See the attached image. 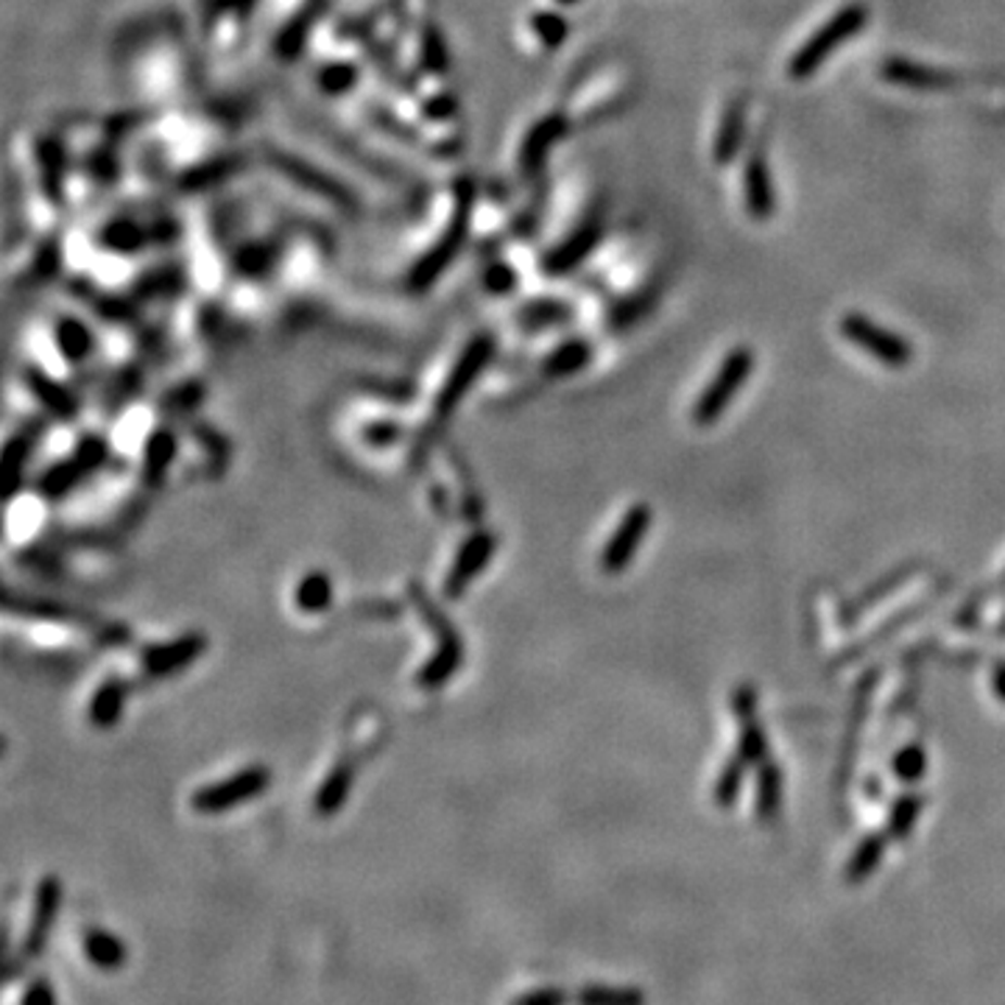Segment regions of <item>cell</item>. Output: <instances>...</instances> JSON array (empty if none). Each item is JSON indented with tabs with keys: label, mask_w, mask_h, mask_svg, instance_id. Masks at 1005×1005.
<instances>
[{
	"label": "cell",
	"mask_w": 1005,
	"mask_h": 1005,
	"mask_svg": "<svg viewBox=\"0 0 1005 1005\" xmlns=\"http://www.w3.org/2000/svg\"><path fill=\"white\" fill-rule=\"evenodd\" d=\"M866 21L868 12L863 3H849L841 12L832 14V17L793 53V60H790V76H793V79H810V76L838 51V46L852 40V37L866 26Z\"/></svg>",
	"instance_id": "obj_1"
},
{
	"label": "cell",
	"mask_w": 1005,
	"mask_h": 1005,
	"mask_svg": "<svg viewBox=\"0 0 1005 1005\" xmlns=\"http://www.w3.org/2000/svg\"><path fill=\"white\" fill-rule=\"evenodd\" d=\"M268 788H271V771L266 765H249V768L229 774L227 779H216V783L199 788L190 797V804L202 816H221V813H229V810L263 797Z\"/></svg>",
	"instance_id": "obj_2"
},
{
	"label": "cell",
	"mask_w": 1005,
	"mask_h": 1005,
	"mask_svg": "<svg viewBox=\"0 0 1005 1005\" xmlns=\"http://www.w3.org/2000/svg\"><path fill=\"white\" fill-rule=\"evenodd\" d=\"M414 598H417V607H419V612H422L424 621L431 623L433 632H436V653H433L431 660L424 662L422 671H419V676H417V682L422 687H428V690H436V687L447 685V682L456 676L458 667H461V660H463L461 637H458L453 623L444 618L442 609H438L436 603L428 598V595H422L417 587H414Z\"/></svg>",
	"instance_id": "obj_3"
},
{
	"label": "cell",
	"mask_w": 1005,
	"mask_h": 1005,
	"mask_svg": "<svg viewBox=\"0 0 1005 1005\" xmlns=\"http://www.w3.org/2000/svg\"><path fill=\"white\" fill-rule=\"evenodd\" d=\"M751 369H754V353H751L749 346H735L724 358V364H721L718 374L701 392L699 403L692 408V422L699 424V428H710V424L718 422L732 405V399H735V394L746 385Z\"/></svg>",
	"instance_id": "obj_4"
},
{
	"label": "cell",
	"mask_w": 1005,
	"mask_h": 1005,
	"mask_svg": "<svg viewBox=\"0 0 1005 1005\" xmlns=\"http://www.w3.org/2000/svg\"><path fill=\"white\" fill-rule=\"evenodd\" d=\"M492 355H495V341H492L489 335H478V339H472L470 344L463 346L461 355H458L456 364H453L450 374H447V380H444L436 394L438 417H450V414L456 411L458 405H461V399L472 392V385L478 383V378L483 374Z\"/></svg>",
	"instance_id": "obj_5"
},
{
	"label": "cell",
	"mask_w": 1005,
	"mask_h": 1005,
	"mask_svg": "<svg viewBox=\"0 0 1005 1005\" xmlns=\"http://www.w3.org/2000/svg\"><path fill=\"white\" fill-rule=\"evenodd\" d=\"M841 333L843 339L861 346L863 353H868L875 360H880L888 369H905L914 358V349L902 335L891 333L888 327L877 325V321L866 319L863 314H849L841 319Z\"/></svg>",
	"instance_id": "obj_6"
},
{
	"label": "cell",
	"mask_w": 1005,
	"mask_h": 1005,
	"mask_svg": "<svg viewBox=\"0 0 1005 1005\" xmlns=\"http://www.w3.org/2000/svg\"><path fill=\"white\" fill-rule=\"evenodd\" d=\"M653 525V511L651 506L646 502H634L632 509L623 514V520L618 523V529L612 531L609 536L607 548L601 550V570L607 575H618L623 570H628V564L634 562V556L640 550L643 539L648 536Z\"/></svg>",
	"instance_id": "obj_7"
},
{
	"label": "cell",
	"mask_w": 1005,
	"mask_h": 1005,
	"mask_svg": "<svg viewBox=\"0 0 1005 1005\" xmlns=\"http://www.w3.org/2000/svg\"><path fill=\"white\" fill-rule=\"evenodd\" d=\"M495 550H497L495 534H489V531H478V534H472L470 539L458 548L456 559H453L450 573L444 575V595H447L450 601L461 598V595L472 587V582H475L478 575L486 570V564L492 562Z\"/></svg>",
	"instance_id": "obj_8"
},
{
	"label": "cell",
	"mask_w": 1005,
	"mask_h": 1005,
	"mask_svg": "<svg viewBox=\"0 0 1005 1005\" xmlns=\"http://www.w3.org/2000/svg\"><path fill=\"white\" fill-rule=\"evenodd\" d=\"M204 651H207V637L199 632H188L182 637L145 648L143 671L151 679H168V676H177L185 667L193 665Z\"/></svg>",
	"instance_id": "obj_9"
},
{
	"label": "cell",
	"mask_w": 1005,
	"mask_h": 1005,
	"mask_svg": "<svg viewBox=\"0 0 1005 1005\" xmlns=\"http://www.w3.org/2000/svg\"><path fill=\"white\" fill-rule=\"evenodd\" d=\"M732 710H735V721L740 724V740H738V754L749 765H763L768 760V738H765V726L758 718V696L751 685H738L732 690Z\"/></svg>",
	"instance_id": "obj_10"
},
{
	"label": "cell",
	"mask_w": 1005,
	"mask_h": 1005,
	"mask_svg": "<svg viewBox=\"0 0 1005 1005\" xmlns=\"http://www.w3.org/2000/svg\"><path fill=\"white\" fill-rule=\"evenodd\" d=\"M62 905V882L56 877H42L34 894L31 907V921H28L26 939H23V955L26 958H37L46 953L48 936H51L53 925H56V914Z\"/></svg>",
	"instance_id": "obj_11"
},
{
	"label": "cell",
	"mask_w": 1005,
	"mask_h": 1005,
	"mask_svg": "<svg viewBox=\"0 0 1005 1005\" xmlns=\"http://www.w3.org/2000/svg\"><path fill=\"white\" fill-rule=\"evenodd\" d=\"M880 73L882 79L891 81V85H900L907 87V90L919 92H944L958 85V79H955L953 73L936 71V67H927L914 60H902V56H891V60L882 62Z\"/></svg>",
	"instance_id": "obj_12"
},
{
	"label": "cell",
	"mask_w": 1005,
	"mask_h": 1005,
	"mask_svg": "<svg viewBox=\"0 0 1005 1005\" xmlns=\"http://www.w3.org/2000/svg\"><path fill=\"white\" fill-rule=\"evenodd\" d=\"M746 209L751 218L765 221L774 213V188H771V174L768 163H765L763 149L751 151L749 163H746Z\"/></svg>",
	"instance_id": "obj_13"
},
{
	"label": "cell",
	"mask_w": 1005,
	"mask_h": 1005,
	"mask_svg": "<svg viewBox=\"0 0 1005 1005\" xmlns=\"http://www.w3.org/2000/svg\"><path fill=\"white\" fill-rule=\"evenodd\" d=\"M26 383L34 397H37V403H40L51 417L73 419L79 414V399H76V394H73L67 385L56 383V380L37 372V369H26Z\"/></svg>",
	"instance_id": "obj_14"
},
{
	"label": "cell",
	"mask_w": 1005,
	"mask_h": 1005,
	"mask_svg": "<svg viewBox=\"0 0 1005 1005\" xmlns=\"http://www.w3.org/2000/svg\"><path fill=\"white\" fill-rule=\"evenodd\" d=\"M81 950H85L87 961H90L96 969L101 972H118L126 966V944L118 939V936L112 933V930H104V927H90L85 930V939H81Z\"/></svg>",
	"instance_id": "obj_15"
},
{
	"label": "cell",
	"mask_w": 1005,
	"mask_h": 1005,
	"mask_svg": "<svg viewBox=\"0 0 1005 1005\" xmlns=\"http://www.w3.org/2000/svg\"><path fill=\"white\" fill-rule=\"evenodd\" d=\"M126 699H129V687L120 679H106L96 687L90 699V721L99 729H112L118 726L120 715L126 710Z\"/></svg>",
	"instance_id": "obj_16"
},
{
	"label": "cell",
	"mask_w": 1005,
	"mask_h": 1005,
	"mask_svg": "<svg viewBox=\"0 0 1005 1005\" xmlns=\"http://www.w3.org/2000/svg\"><path fill=\"white\" fill-rule=\"evenodd\" d=\"M598 238H601V227H598V224H587V227H582L568 243H564V246L556 249L554 255L545 260V271L554 277L573 271V268L578 266V263H582L589 252H593Z\"/></svg>",
	"instance_id": "obj_17"
},
{
	"label": "cell",
	"mask_w": 1005,
	"mask_h": 1005,
	"mask_svg": "<svg viewBox=\"0 0 1005 1005\" xmlns=\"http://www.w3.org/2000/svg\"><path fill=\"white\" fill-rule=\"evenodd\" d=\"M746 138V101L738 99L732 101L729 110H726L724 120L718 126V138H715V163L718 165H729L732 160L738 157L740 145H743Z\"/></svg>",
	"instance_id": "obj_18"
},
{
	"label": "cell",
	"mask_w": 1005,
	"mask_h": 1005,
	"mask_svg": "<svg viewBox=\"0 0 1005 1005\" xmlns=\"http://www.w3.org/2000/svg\"><path fill=\"white\" fill-rule=\"evenodd\" d=\"M296 609L302 614H321L333 607V582L325 570H310L302 575V582L296 584L294 593Z\"/></svg>",
	"instance_id": "obj_19"
},
{
	"label": "cell",
	"mask_w": 1005,
	"mask_h": 1005,
	"mask_svg": "<svg viewBox=\"0 0 1005 1005\" xmlns=\"http://www.w3.org/2000/svg\"><path fill=\"white\" fill-rule=\"evenodd\" d=\"M174 458H177V436H174V433H170L168 428L151 433L149 442H145V450H143V478H145V481H149L151 486L163 481L165 472H168V467L174 463Z\"/></svg>",
	"instance_id": "obj_20"
},
{
	"label": "cell",
	"mask_w": 1005,
	"mask_h": 1005,
	"mask_svg": "<svg viewBox=\"0 0 1005 1005\" xmlns=\"http://www.w3.org/2000/svg\"><path fill=\"white\" fill-rule=\"evenodd\" d=\"M349 790H353V768L346 763L335 765L325 777V783L319 785V790H316V813L325 818L335 816L344 807Z\"/></svg>",
	"instance_id": "obj_21"
},
{
	"label": "cell",
	"mask_w": 1005,
	"mask_h": 1005,
	"mask_svg": "<svg viewBox=\"0 0 1005 1005\" xmlns=\"http://www.w3.org/2000/svg\"><path fill=\"white\" fill-rule=\"evenodd\" d=\"M783 768L777 763H771L765 760L758 771V816L763 822H774L779 816V810H783V793H785V783H783Z\"/></svg>",
	"instance_id": "obj_22"
},
{
	"label": "cell",
	"mask_w": 1005,
	"mask_h": 1005,
	"mask_svg": "<svg viewBox=\"0 0 1005 1005\" xmlns=\"http://www.w3.org/2000/svg\"><path fill=\"white\" fill-rule=\"evenodd\" d=\"M87 475H90V472H87V467L79 458H65V461L53 463L51 470L40 478V495L48 497V500H60L67 492L76 489Z\"/></svg>",
	"instance_id": "obj_23"
},
{
	"label": "cell",
	"mask_w": 1005,
	"mask_h": 1005,
	"mask_svg": "<svg viewBox=\"0 0 1005 1005\" xmlns=\"http://www.w3.org/2000/svg\"><path fill=\"white\" fill-rule=\"evenodd\" d=\"M882 855H886V836H866L857 849L849 857L847 868H843V880L852 882V886H861L863 880L875 875V868L880 866Z\"/></svg>",
	"instance_id": "obj_24"
},
{
	"label": "cell",
	"mask_w": 1005,
	"mask_h": 1005,
	"mask_svg": "<svg viewBox=\"0 0 1005 1005\" xmlns=\"http://www.w3.org/2000/svg\"><path fill=\"white\" fill-rule=\"evenodd\" d=\"M589 360H593V346L587 341H564L545 358V374L570 378V374L582 372Z\"/></svg>",
	"instance_id": "obj_25"
},
{
	"label": "cell",
	"mask_w": 1005,
	"mask_h": 1005,
	"mask_svg": "<svg viewBox=\"0 0 1005 1005\" xmlns=\"http://www.w3.org/2000/svg\"><path fill=\"white\" fill-rule=\"evenodd\" d=\"M921 810H925V797L921 793H902L900 799H894V804L888 810V838L905 841L914 832Z\"/></svg>",
	"instance_id": "obj_26"
},
{
	"label": "cell",
	"mask_w": 1005,
	"mask_h": 1005,
	"mask_svg": "<svg viewBox=\"0 0 1005 1005\" xmlns=\"http://www.w3.org/2000/svg\"><path fill=\"white\" fill-rule=\"evenodd\" d=\"M53 339H56V346H60L62 358L67 364H79V360H85L92 353V333L76 319L60 321Z\"/></svg>",
	"instance_id": "obj_27"
},
{
	"label": "cell",
	"mask_w": 1005,
	"mask_h": 1005,
	"mask_svg": "<svg viewBox=\"0 0 1005 1005\" xmlns=\"http://www.w3.org/2000/svg\"><path fill=\"white\" fill-rule=\"evenodd\" d=\"M746 768H749V763H746L740 754L729 758V763L724 765L718 783H715V790H712V797H715L718 807L729 810L732 804L738 802L740 788H743V779H746Z\"/></svg>",
	"instance_id": "obj_28"
},
{
	"label": "cell",
	"mask_w": 1005,
	"mask_h": 1005,
	"mask_svg": "<svg viewBox=\"0 0 1005 1005\" xmlns=\"http://www.w3.org/2000/svg\"><path fill=\"white\" fill-rule=\"evenodd\" d=\"M578 1005H646V997L637 989L587 985L578 992Z\"/></svg>",
	"instance_id": "obj_29"
},
{
	"label": "cell",
	"mask_w": 1005,
	"mask_h": 1005,
	"mask_svg": "<svg viewBox=\"0 0 1005 1005\" xmlns=\"http://www.w3.org/2000/svg\"><path fill=\"white\" fill-rule=\"evenodd\" d=\"M927 771V754L925 746L921 743H911L900 751L894 758V774L902 779L905 785H916L921 783Z\"/></svg>",
	"instance_id": "obj_30"
},
{
	"label": "cell",
	"mask_w": 1005,
	"mask_h": 1005,
	"mask_svg": "<svg viewBox=\"0 0 1005 1005\" xmlns=\"http://www.w3.org/2000/svg\"><path fill=\"white\" fill-rule=\"evenodd\" d=\"M34 453V436L28 433H21V436H14L12 442L7 444V453H3V463H7L9 470V495L14 492V478L21 475V470L26 467L28 456Z\"/></svg>",
	"instance_id": "obj_31"
},
{
	"label": "cell",
	"mask_w": 1005,
	"mask_h": 1005,
	"mask_svg": "<svg viewBox=\"0 0 1005 1005\" xmlns=\"http://www.w3.org/2000/svg\"><path fill=\"white\" fill-rule=\"evenodd\" d=\"M21 1005H60L56 1000V992H53V985L48 978H34L28 983V989L23 992Z\"/></svg>",
	"instance_id": "obj_32"
},
{
	"label": "cell",
	"mask_w": 1005,
	"mask_h": 1005,
	"mask_svg": "<svg viewBox=\"0 0 1005 1005\" xmlns=\"http://www.w3.org/2000/svg\"><path fill=\"white\" fill-rule=\"evenodd\" d=\"M511 1005H564V994L559 989H536V992L523 994Z\"/></svg>",
	"instance_id": "obj_33"
},
{
	"label": "cell",
	"mask_w": 1005,
	"mask_h": 1005,
	"mask_svg": "<svg viewBox=\"0 0 1005 1005\" xmlns=\"http://www.w3.org/2000/svg\"><path fill=\"white\" fill-rule=\"evenodd\" d=\"M992 687H994V696H997L1000 701H1005V662H997V667H994Z\"/></svg>",
	"instance_id": "obj_34"
},
{
	"label": "cell",
	"mask_w": 1005,
	"mask_h": 1005,
	"mask_svg": "<svg viewBox=\"0 0 1005 1005\" xmlns=\"http://www.w3.org/2000/svg\"><path fill=\"white\" fill-rule=\"evenodd\" d=\"M559 3H575V0H559Z\"/></svg>",
	"instance_id": "obj_35"
}]
</instances>
